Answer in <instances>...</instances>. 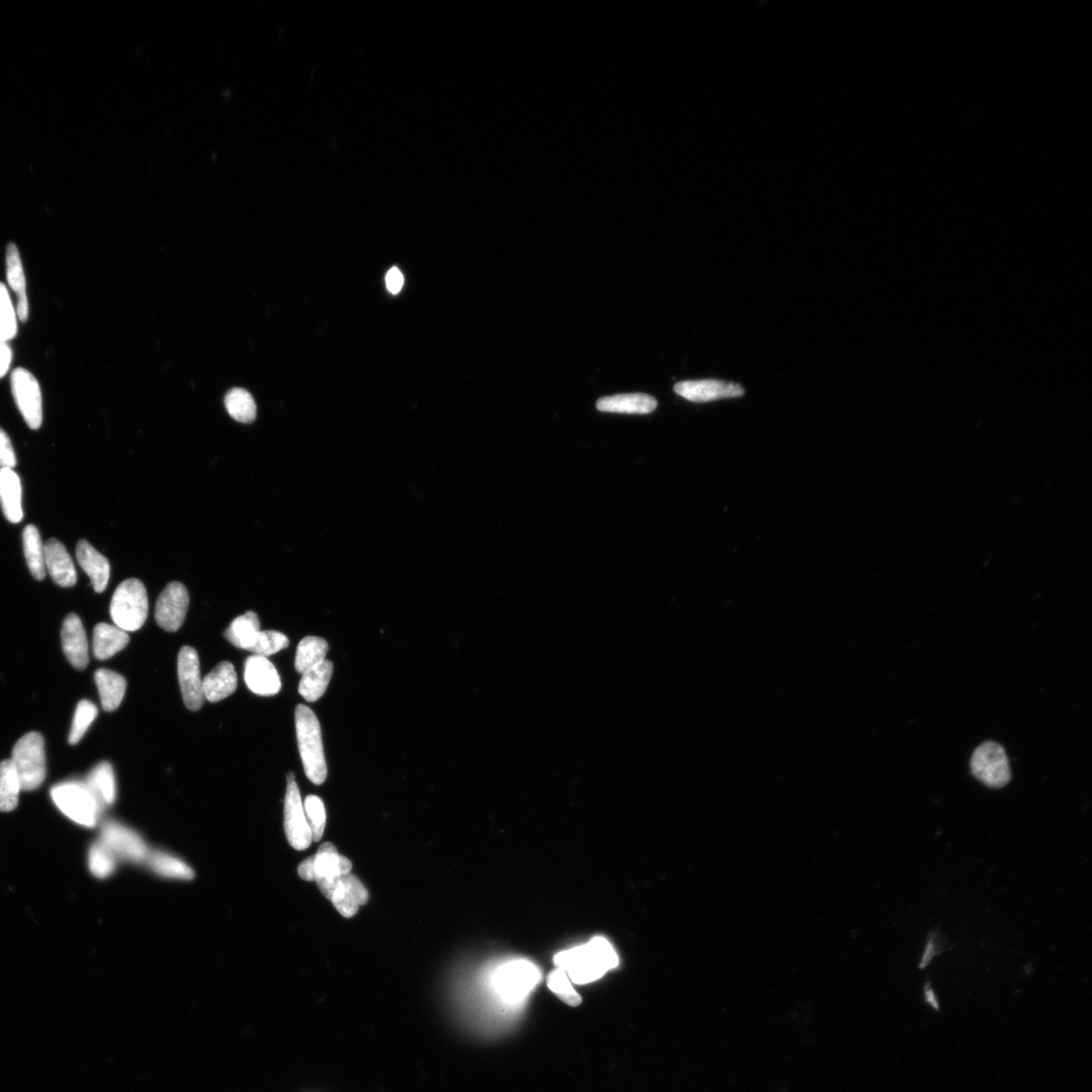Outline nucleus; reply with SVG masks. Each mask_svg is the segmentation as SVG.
Listing matches in <instances>:
<instances>
[{
  "label": "nucleus",
  "instance_id": "obj_5",
  "mask_svg": "<svg viewBox=\"0 0 1092 1092\" xmlns=\"http://www.w3.org/2000/svg\"><path fill=\"white\" fill-rule=\"evenodd\" d=\"M11 760L20 781L21 791L38 789L47 775L45 742L41 734L32 732L19 739Z\"/></svg>",
  "mask_w": 1092,
  "mask_h": 1092
},
{
  "label": "nucleus",
  "instance_id": "obj_9",
  "mask_svg": "<svg viewBox=\"0 0 1092 1092\" xmlns=\"http://www.w3.org/2000/svg\"><path fill=\"white\" fill-rule=\"evenodd\" d=\"M10 384L17 406L28 426L39 429L43 421V405L38 381L27 370L17 369L11 373Z\"/></svg>",
  "mask_w": 1092,
  "mask_h": 1092
},
{
  "label": "nucleus",
  "instance_id": "obj_13",
  "mask_svg": "<svg viewBox=\"0 0 1092 1092\" xmlns=\"http://www.w3.org/2000/svg\"><path fill=\"white\" fill-rule=\"evenodd\" d=\"M177 670L182 698L191 711L202 708L204 696L201 678L200 658L195 648L181 647L177 659Z\"/></svg>",
  "mask_w": 1092,
  "mask_h": 1092
},
{
  "label": "nucleus",
  "instance_id": "obj_12",
  "mask_svg": "<svg viewBox=\"0 0 1092 1092\" xmlns=\"http://www.w3.org/2000/svg\"><path fill=\"white\" fill-rule=\"evenodd\" d=\"M188 606V589L179 582L169 583L157 599L156 622L164 630L176 632L184 624Z\"/></svg>",
  "mask_w": 1092,
  "mask_h": 1092
},
{
  "label": "nucleus",
  "instance_id": "obj_16",
  "mask_svg": "<svg viewBox=\"0 0 1092 1092\" xmlns=\"http://www.w3.org/2000/svg\"><path fill=\"white\" fill-rule=\"evenodd\" d=\"M61 642L68 661L76 670H85L89 663L87 637L81 618L74 613L64 620Z\"/></svg>",
  "mask_w": 1092,
  "mask_h": 1092
},
{
  "label": "nucleus",
  "instance_id": "obj_26",
  "mask_svg": "<svg viewBox=\"0 0 1092 1092\" xmlns=\"http://www.w3.org/2000/svg\"><path fill=\"white\" fill-rule=\"evenodd\" d=\"M333 674V664L325 659L303 674L299 685V693L308 702L320 699L327 690Z\"/></svg>",
  "mask_w": 1092,
  "mask_h": 1092
},
{
  "label": "nucleus",
  "instance_id": "obj_6",
  "mask_svg": "<svg viewBox=\"0 0 1092 1092\" xmlns=\"http://www.w3.org/2000/svg\"><path fill=\"white\" fill-rule=\"evenodd\" d=\"M973 776L988 788L1000 789L1010 782L1011 771L1006 750L988 741L978 747L971 758Z\"/></svg>",
  "mask_w": 1092,
  "mask_h": 1092
},
{
  "label": "nucleus",
  "instance_id": "obj_24",
  "mask_svg": "<svg viewBox=\"0 0 1092 1092\" xmlns=\"http://www.w3.org/2000/svg\"><path fill=\"white\" fill-rule=\"evenodd\" d=\"M102 709L112 712L119 708L127 689V681L108 669H99L95 674Z\"/></svg>",
  "mask_w": 1092,
  "mask_h": 1092
},
{
  "label": "nucleus",
  "instance_id": "obj_7",
  "mask_svg": "<svg viewBox=\"0 0 1092 1092\" xmlns=\"http://www.w3.org/2000/svg\"><path fill=\"white\" fill-rule=\"evenodd\" d=\"M540 980L538 967L531 962L519 960L508 963L496 973L497 992L509 1003H518L525 998Z\"/></svg>",
  "mask_w": 1092,
  "mask_h": 1092
},
{
  "label": "nucleus",
  "instance_id": "obj_11",
  "mask_svg": "<svg viewBox=\"0 0 1092 1092\" xmlns=\"http://www.w3.org/2000/svg\"><path fill=\"white\" fill-rule=\"evenodd\" d=\"M284 829L290 845L298 851L308 849L313 841L312 832L302 803L298 784L289 782L284 800Z\"/></svg>",
  "mask_w": 1092,
  "mask_h": 1092
},
{
  "label": "nucleus",
  "instance_id": "obj_1",
  "mask_svg": "<svg viewBox=\"0 0 1092 1092\" xmlns=\"http://www.w3.org/2000/svg\"><path fill=\"white\" fill-rule=\"evenodd\" d=\"M553 961L557 968L563 969L576 984L596 982L619 963L616 950L602 937L594 938L586 945L556 954Z\"/></svg>",
  "mask_w": 1092,
  "mask_h": 1092
},
{
  "label": "nucleus",
  "instance_id": "obj_38",
  "mask_svg": "<svg viewBox=\"0 0 1092 1092\" xmlns=\"http://www.w3.org/2000/svg\"><path fill=\"white\" fill-rule=\"evenodd\" d=\"M304 810L311 828L313 841L320 840L326 826V811L322 800L315 795L308 796L306 799Z\"/></svg>",
  "mask_w": 1092,
  "mask_h": 1092
},
{
  "label": "nucleus",
  "instance_id": "obj_18",
  "mask_svg": "<svg viewBox=\"0 0 1092 1092\" xmlns=\"http://www.w3.org/2000/svg\"><path fill=\"white\" fill-rule=\"evenodd\" d=\"M369 898L366 887L355 875L349 873L340 878L332 902L341 916L350 918L357 915L359 906L368 904Z\"/></svg>",
  "mask_w": 1092,
  "mask_h": 1092
},
{
  "label": "nucleus",
  "instance_id": "obj_40",
  "mask_svg": "<svg viewBox=\"0 0 1092 1092\" xmlns=\"http://www.w3.org/2000/svg\"><path fill=\"white\" fill-rule=\"evenodd\" d=\"M17 465L16 452L6 431L0 428V469L14 470Z\"/></svg>",
  "mask_w": 1092,
  "mask_h": 1092
},
{
  "label": "nucleus",
  "instance_id": "obj_28",
  "mask_svg": "<svg viewBox=\"0 0 1092 1092\" xmlns=\"http://www.w3.org/2000/svg\"><path fill=\"white\" fill-rule=\"evenodd\" d=\"M20 791V781L13 760H3L0 763V812L15 811Z\"/></svg>",
  "mask_w": 1092,
  "mask_h": 1092
},
{
  "label": "nucleus",
  "instance_id": "obj_8",
  "mask_svg": "<svg viewBox=\"0 0 1092 1092\" xmlns=\"http://www.w3.org/2000/svg\"><path fill=\"white\" fill-rule=\"evenodd\" d=\"M311 859L313 881L317 882L321 892L332 901L340 878L352 870V863L348 858L340 855L332 843H324Z\"/></svg>",
  "mask_w": 1092,
  "mask_h": 1092
},
{
  "label": "nucleus",
  "instance_id": "obj_37",
  "mask_svg": "<svg viewBox=\"0 0 1092 1092\" xmlns=\"http://www.w3.org/2000/svg\"><path fill=\"white\" fill-rule=\"evenodd\" d=\"M548 985L551 991L559 996L565 1004L571 1007L581 1005V996L575 991L570 978L563 969L556 968L550 974Z\"/></svg>",
  "mask_w": 1092,
  "mask_h": 1092
},
{
  "label": "nucleus",
  "instance_id": "obj_19",
  "mask_svg": "<svg viewBox=\"0 0 1092 1092\" xmlns=\"http://www.w3.org/2000/svg\"><path fill=\"white\" fill-rule=\"evenodd\" d=\"M76 557L79 565L90 578L97 593H102L108 587L110 576V566L107 557L86 540L78 542Z\"/></svg>",
  "mask_w": 1092,
  "mask_h": 1092
},
{
  "label": "nucleus",
  "instance_id": "obj_3",
  "mask_svg": "<svg viewBox=\"0 0 1092 1092\" xmlns=\"http://www.w3.org/2000/svg\"><path fill=\"white\" fill-rule=\"evenodd\" d=\"M51 798L63 814L86 827L97 826L104 807L85 782L66 781L57 784L51 789Z\"/></svg>",
  "mask_w": 1092,
  "mask_h": 1092
},
{
  "label": "nucleus",
  "instance_id": "obj_33",
  "mask_svg": "<svg viewBox=\"0 0 1092 1092\" xmlns=\"http://www.w3.org/2000/svg\"><path fill=\"white\" fill-rule=\"evenodd\" d=\"M89 869L96 878H109L116 869V856L100 840L91 846L88 856Z\"/></svg>",
  "mask_w": 1092,
  "mask_h": 1092
},
{
  "label": "nucleus",
  "instance_id": "obj_41",
  "mask_svg": "<svg viewBox=\"0 0 1092 1092\" xmlns=\"http://www.w3.org/2000/svg\"><path fill=\"white\" fill-rule=\"evenodd\" d=\"M943 947H945V942L942 941L938 932H930L923 957H921L919 962V968L925 969L926 967L932 961V959L936 957V956L945 951V948Z\"/></svg>",
  "mask_w": 1092,
  "mask_h": 1092
},
{
  "label": "nucleus",
  "instance_id": "obj_35",
  "mask_svg": "<svg viewBox=\"0 0 1092 1092\" xmlns=\"http://www.w3.org/2000/svg\"><path fill=\"white\" fill-rule=\"evenodd\" d=\"M6 276L9 287L18 293V298L27 297L25 273L15 244H9L7 247Z\"/></svg>",
  "mask_w": 1092,
  "mask_h": 1092
},
{
  "label": "nucleus",
  "instance_id": "obj_31",
  "mask_svg": "<svg viewBox=\"0 0 1092 1092\" xmlns=\"http://www.w3.org/2000/svg\"><path fill=\"white\" fill-rule=\"evenodd\" d=\"M225 405L228 413L238 422L253 423L257 409L254 396L243 389H233L227 394Z\"/></svg>",
  "mask_w": 1092,
  "mask_h": 1092
},
{
  "label": "nucleus",
  "instance_id": "obj_23",
  "mask_svg": "<svg viewBox=\"0 0 1092 1092\" xmlns=\"http://www.w3.org/2000/svg\"><path fill=\"white\" fill-rule=\"evenodd\" d=\"M130 643V636L116 625L98 623L94 630L93 651L100 661H105L119 652Z\"/></svg>",
  "mask_w": 1092,
  "mask_h": 1092
},
{
  "label": "nucleus",
  "instance_id": "obj_21",
  "mask_svg": "<svg viewBox=\"0 0 1092 1092\" xmlns=\"http://www.w3.org/2000/svg\"><path fill=\"white\" fill-rule=\"evenodd\" d=\"M237 682L233 665L222 662L202 680L203 696L210 702H219L232 696L237 689Z\"/></svg>",
  "mask_w": 1092,
  "mask_h": 1092
},
{
  "label": "nucleus",
  "instance_id": "obj_30",
  "mask_svg": "<svg viewBox=\"0 0 1092 1092\" xmlns=\"http://www.w3.org/2000/svg\"><path fill=\"white\" fill-rule=\"evenodd\" d=\"M22 540L31 574L38 581H42L46 577V567L44 544L38 528L35 526H28L22 534Z\"/></svg>",
  "mask_w": 1092,
  "mask_h": 1092
},
{
  "label": "nucleus",
  "instance_id": "obj_34",
  "mask_svg": "<svg viewBox=\"0 0 1092 1092\" xmlns=\"http://www.w3.org/2000/svg\"><path fill=\"white\" fill-rule=\"evenodd\" d=\"M98 714V710L95 703L88 700H82L77 704L72 731L70 737H68V742L71 745L74 746L82 741L89 726L97 719Z\"/></svg>",
  "mask_w": 1092,
  "mask_h": 1092
},
{
  "label": "nucleus",
  "instance_id": "obj_20",
  "mask_svg": "<svg viewBox=\"0 0 1092 1092\" xmlns=\"http://www.w3.org/2000/svg\"><path fill=\"white\" fill-rule=\"evenodd\" d=\"M657 407L654 396L646 394H622L601 397L597 409L602 412L648 414Z\"/></svg>",
  "mask_w": 1092,
  "mask_h": 1092
},
{
  "label": "nucleus",
  "instance_id": "obj_25",
  "mask_svg": "<svg viewBox=\"0 0 1092 1092\" xmlns=\"http://www.w3.org/2000/svg\"><path fill=\"white\" fill-rule=\"evenodd\" d=\"M260 633V623L257 614L248 611L244 616L233 620L225 631L227 641L242 650L250 651L257 641Z\"/></svg>",
  "mask_w": 1092,
  "mask_h": 1092
},
{
  "label": "nucleus",
  "instance_id": "obj_4",
  "mask_svg": "<svg viewBox=\"0 0 1092 1092\" xmlns=\"http://www.w3.org/2000/svg\"><path fill=\"white\" fill-rule=\"evenodd\" d=\"M148 609L150 603L144 584L138 578H128L113 593L110 612L116 627L124 631H136L143 627Z\"/></svg>",
  "mask_w": 1092,
  "mask_h": 1092
},
{
  "label": "nucleus",
  "instance_id": "obj_29",
  "mask_svg": "<svg viewBox=\"0 0 1092 1092\" xmlns=\"http://www.w3.org/2000/svg\"><path fill=\"white\" fill-rule=\"evenodd\" d=\"M328 650L327 642L320 637H305L299 644L297 655H295V670L302 675L308 672L309 670L325 661Z\"/></svg>",
  "mask_w": 1092,
  "mask_h": 1092
},
{
  "label": "nucleus",
  "instance_id": "obj_17",
  "mask_svg": "<svg viewBox=\"0 0 1092 1092\" xmlns=\"http://www.w3.org/2000/svg\"><path fill=\"white\" fill-rule=\"evenodd\" d=\"M45 567L55 584L71 588L76 584L77 574L72 556L65 546L55 539L44 544Z\"/></svg>",
  "mask_w": 1092,
  "mask_h": 1092
},
{
  "label": "nucleus",
  "instance_id": "obj_2",
  "mask_svg": "<svg viewBox=\"0 0 1092 1092\" xmlns=\"http://www.w3.org/2000/svg\"><path fill=\"white\" fill-rule=\"evenodd\" d=\"M295 731L306 777L316 785H321L327 778V764L324 755L321 726L315 713L305 705L295 708Z\"/></svg>",
  "mask_w": 1092,
  "mask_h": 1092
},
{
  "label": "nucleus",
  "instance_id": "obj_36",
  "mask_svg": "<svg viewBox=\"0 0 1092 1092\" xmlns=\"http://www.w3.org/2000/svg\"><path fill=\"white\" fill-rule=\"evenodd\" d=\"M17 332V316L13 303L6 287L0 282V339L7 343L16 337Z\"/></svg>",
  "mask_w": 1092,
  "mask_h": 1092
},
{
  "label": "nucleus",
  "instance_id": "obj_22",
  "mask_svg": "<svg viewBox=\"0 0 1092 1092\" xmlns=\"http://www.w3.org/2000/svg\"><path fill=\"white\" fill-rule=\"evenodd\" d=\"M0 505L9 522L16 525L24 517L21 507V483L14 470L0 469Z\"/></svg>",
  "mask_w": 1092,
  "mask_h": 1092
},
{
  "label": "nucleus",
  "instance_id": "obj_42",
  "mask_svg": "<svg viewBox=\"0 0 1092 1092\" xmlns=\"http://www.w3.org/2000/svg\"><path fill=\"white\" fill-rule=\"evenodd\" d=\"M386 288L389 292L396 294L400 292L404 286V277L402 272L396 267H393L385 278Z\"/></svg>",
  "mask_w": 1092,
  "mask_h": 1092
},
{
  "label": "nucleus",
  "instance_id": "obj_43",
  "mask_svg": "<svg viewBox=\"0 0 1092 1092\" xmlns=\"http://www.w3.org/2000/svg\"><path fill=\"white\" fill-rule=\"evenodd\" d=\"M11 358V350L6 341L0 339V379L4 378L9 370Z\"/></svg>",
  "mask_w": 1092,
  "mask_h": 1092
},
{
  "label": "nucleus",
  "instance_id": "obj_10",
  "mask_svg": "<svg viewBox=\"0 0 1092 1092\" xmlns=\"http://www.w3.org/2000/svg\"><path fill=\"white\" fill-rule=\"evenodd\" d=\"M100 841L116 858L129 862L141 863L150 855L138 834L116 822H108L102 826Z\"/></svg>",
  "mask_w": 1092,
  "mask_h": 1092
},
{
  "label": "nucleus",
  "instance_id": "obj_27",
  "mask_svg": "<svg viewBox=\"0 0 1092 1092\" xmlns=\"http://www.w3.org/2000/svg\"><path fill=\"white\" fill-rule=\"evenodd\" d=\"M85 783L102 806L110 805L115 802V773H113L112 766L108 761H102V763L91 771Z\"/></svg>",
  "mask_w": 1092,
  "mask_h": 1092
},
{
  "label": "nucleus",
  "instance_id": "obj_39",
  "mask_svg": "<svg viewBox=\"0 0 1092 1092\" xmlns=\"http://www.w3.org/2000/svg\"><path fill=\"white\" fill-rule=\"evenodd\" d=\"M289 644L288 637L283 633L275 630L260 631L256 643L249 652L267 657L284 650Z\"/></svg>",
  "mask_w": 1092,
  "mask_h": 1092
},
{
  "label": "nucleus",
  "instance_id": "obj_45",
  "mask_svg": "<svg viewBox=\"0 0 1092 1092\" xmlns=\"http://www.w3.org/2000/svg\"><path fill=\"white\" fill-rule=\"evenodd\" d=\"M287 779H288V783H289V782H292V781H294V774H293V773H289V774H288V778H287Z\"/></svg>",
  "mask_w": 1092,
  "mask_h": 1092
},
{
  "label": "nucleus",
  "instance_id": "obj_15",
  "mask_svg": "<svg viewBox=\"0 0 1092 1092\" xmlns=\"http://www.w3.org/2000/svg\"><path fill=\"white\" fill-rule=\"evenodd\" d=\"M244 678L249 690L260 696H276L281 689L278 670L266 656H249L245 662Z\"/></svg>",
  "mask_w": 1092,
  "mask_h": 1092
},
{
  "label": "nucleus",
  "instance_id": "obj_32",
  "mask_svg": "<svg viewBox=\"0 0 1092 1092\" xmlns=\"http://www.w3.org/2000/svg\"><path fill=\"white\" fill-rule=\"evenodd\" d=\"M147 861L150 868L163 878L190 880L195 876L186 863L162 852H152Z\"/></svg>",
  "mask_w": 1092,
  "mask_h": 1092
},
{
  "label": "nucleus",
  "instance_id": "obj_14",
  "mask_svg": "<svg viewBox=\"0 0 1092 1092\" xmlns=\"http://www.w3.org/2000/svg\"><path fill=\"white\" fill-rule=\"evenodd\" d=\"M674 390L684 399L696 403L732 399L745 394L743 386L718 380L681 382L675 384Z\"/></svg>",
  "mask_w": 1092,
  "mask_h": 1092
},
{
  "label": "nucleus",
  "instance_id": "obj_44",
  "mask_svg": "<svg viewBox=\"0 0 1092 1092\" xmlns=\"http://www.w3.org/2000/svg\"><path fill=\"white\" fill-rule=\"evenodd\" d=\"M925 995H926V999H927L928 1003L930 1005H931L932 1007H934L936 1009H939V1004H938L937 997L935 995V993L932 992V989L930 988L929 983L926 984V987H925Z\"/></svg>",
  "mask_w": 1092,
  "mask_h": 1092
}]
</instances>
